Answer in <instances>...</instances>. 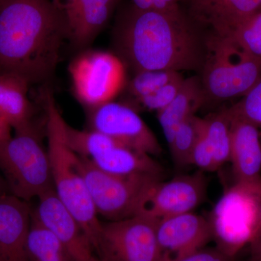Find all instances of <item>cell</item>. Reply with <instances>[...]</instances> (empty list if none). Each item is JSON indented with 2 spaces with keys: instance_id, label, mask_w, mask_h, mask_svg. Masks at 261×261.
Returning a JSON list of instances; mask_svg holds the SVG:
<instances>
[{
  "instance_id": "cell-1",
  "label": "cell",
  "mask_w": 261,
  "mask_h": 261,
  "mask_svg": "<svg viewBox=\"0 0 261 261\" xmlns=\"http://www.w3.org/2000/svg\"><path fill=\"white\" fill-rule=\"evenodd\" d=\"M205 32L184 13L140 10L130 5L113 31L118 57L136 73L144 70L201 71L206 53Z\"/></svg>"
},
{
  "instance_id": "cell-2",
  "label": "cell",
  "mask_w": 261,
  "mask_h": 261,
  "mask_svg": "<svg viewBox=\"0 0 261 261\" xmlns=\"http://www.w3.org/2000/svg\"><path fill=\"white\" fill-rule=\"evenodd\" d=\"M68 37L65 12L50 0H0V73L48 80Z\"/></svg>"
},
{
  "instance_id": "cell-3",
  "label": "cell",
  "mask_w": 261,
  "mask_h": 261,
  "mask_svg": "<svg viewBox=\"0 0 261 261\" xmlns=\"http://www.w3.org/2000/svg\"><path fill=\"white\" fill-rule=\"evenodd\" d=\"M44 95L47 116V152L51 179L59 200L76 219L92 245L94 251L99 239L102 222L86 185L82 159L67 144L66 122L63 119L50 92Z\"/></svg>"
},
{
  "instance_id": "cell-4",
  "label": "cell",
  "mask_w": 261,
  "mask_h": 261,
  "mask_svg": "<svg viewBox=\"0 0 261 261\" xmlns=\"http://www.w3.org/2000/svg\"><path fill=\"white\" fill-rule=\"evenodd\" d=\"M206 101L244 96L261 80V58L249 54L231 37L206 36L200 71Z\"/></svg>"
},
{
  "instance_id": "cell-5",
  "label": "cell",
  "mask_w": 261,
  "mask_h": 261,
  "mask_svg": "<svg viewBox=\"0 0 261 261\" xmlns=\"http://www.w3.org/2000/svg\"><path fill=\"white\" fill-rule=\"evenodd\" d=\"M0 173L10 193L27 202L54 188L47 150L34 125L0 144Z\"/></svg>"
},
{
  "instance_id": "cell-6",
  "label": "cell",
  "mask_w": 261,
  "mask_h": 261,
  "mask_svg": "<svg viewBox=\"0 0 261 261\" xmlns=\"http://www.w3.org/2000/svg\"><path fill=\"white\" fill-rule=\"evenodd\" d=\"M260 209L261 178L235 182L214 207L209 219L216 247L234 258L253 239Z\"/></svg>"
},
{
  "instance_id": "cell-7",
  "label": "cell",
  "mask_w": 261,
  "mask_h": 261,
  "mask_svg": "<svg viewBox=\"0 0 261 261\" xmlns=\"http://www.w3.org/2000/svg\"><path fill=\"white\" fill-rule=\"evenodd\" d=\"M81 159L84 179L96 211L109 221L136 216L144 192L153 182L163 179L149 175L111 174L96 167L89 159Z\"/></svg>"
},
{
  "instance_id": "cell-8",
  "label": "cell",
  "mask_w": 261,
  "mask_h": 261,
  "mask_svg": "<svg viewBox=\"0 0 261 261\" xmlns=\"http://www.w3.org/2000/svg\"><path fill=\"white\" fill-rule=\"evenodd\" d=\"M159 221L135 216L102 223L94 249L98 258L101 261H161Z\"/></svg>"
},
{
  "instance_id": "cell-9",
  "label": "cell",
  "mask_w": 261,
  "mask_h": 261,
  "mask_svg": "<svg viewBox=\"0 0 261 261\" xmlns=\"http://www.w3.org/2000/svg\"><path fill=\"white\" fill-rule=\"evenodd\" d=\"M75 97L89 109L112 102L126 82L121 58L104 51H87L69 66Z\"/></svg>"
},
{
  "instance_id": "cell-10",
  "label": "cell",
  "mask_w": 261,
  "mask_h": 261,
  "mask_svg": "<svg viewBox=\"0 0 261 261\" xmlns=\"http://www.w3.org/2000/svg\"><path fill=\"white\" fill-rule=\"evenodd\" d=\"M207 194V178L203 171L178 176L168 181L158 180L145 190L136 216L161 220L192 212Z\"/></svg>"
},
{
  "instance_id": "cell-11",
  "label": "cell",
  "mask_w": 261,
  "mask_h": 261,
  "mask_svg": "<svg viewBox=\"0 0 261 261\" xmlns=\"http://www.w3.org/2000/svg\"><path fill=\"white\" fill-rule=\"evenodd\" d=\"M90 129L111 137L130 148L157 156L162 152L157 137L135 110L110 102L89 109Z\"/></svg>"
},
{
  "instance_id": "cell-12",
  "label": "cell",
  "mask_w": 261,
  "mask_h": 261,
  "mask_svg": "<svg viewBox=\"0 0 261 261\" xmlns=\"http://www.w3.org/2000/svg\"><path fill=\"white\" fill-rule=\"evenodd\" d=\"M180 8L204 32L226 37L261 11V0H181Z\"/></svg>"
},
{
  "instance_id": "cell-13",
  "label": "cell",
  "mask_w": 261,
  "mask_h": 261,
  "mask_svg": "<svg viewBox=\"0 0 261 261\" xmlns=\"http://www.w3.org/2000/svg\"><path fill=\"white\" fill-rule=\"evenodd\" d=\"M157 238L162 258L175 259L204 248L214 235L209 219L188 212L159 220Z\"/></svg>"
},
{
  "instance_id": "cell-14",
  "label": "cell",
  "mask_w": 261,
  "mask_h": 261,
  "mask_svg": "<svg viewBox=\"0 0 261 261\" xmlns=\"http://www.w3.org/2000/svg\"><path fill=\"white\" fill-rule=\"evenodd\" d=\"M33 213L61 240L73 261H101L76 219L57 196L54 188L37 197Z\"/></svg>"
},
{
  "instance_id": "cell-15",
  "label": "cell",
  "mask_w": 261,
  "mask_h": 261,
  "mask_svg": "<svg viewBox=\"0 0 261 261\" xmlns=\"http://www.w3.org/2000/svg\"><path fill=\"white\" fill-rule=\"evenodd\" d=\"M32 210L10 192L0 195V255L5 261H29L27 253Z\"/></svg>"
},
{
  "instance_id": "cell-16",
  "label": "cell",
  "mask_w": 261,
  "mask_h": 261,
  "mask_svg": "<svg viewBox=\"0 0 261 261\" xmlns=\"http://www.w3.org/2000/svg\"><path fill=\"white\" fill-rule=\"evenodd\" d=\"M229 118L230 161L236 181L259 179L261 178V143L258 127L240 118Z\"/></svg>"
},
{
  "instance_id": "cell-17",
  "label": "cell",
  "mask_w": 261,
  "mask_h": 261,
  "mask_svg": "<svg viewBox=\"0 0 261 261\" xmlns=\"http://www.w3.org/2000/svg\"><path fill=\"white\" fill-rule=\"evenodd\" d=\"M115 0H75L64 10L69 37L76 47L90 44L107 24Z\"/></svg>"
},
{
  "instance_id": "cell-18",
  "label": "cell",
  "mask_w": 261,
  "mask_h": 261,
  "mask_svg": "<svg viewBox=\"0 0 261 261\" xmlns=\"http://www.w3.org/2000/svg\"><path fill=\"white\" fill-rule=\"evenodd\" d=\"M30 84L20 75L0 73V116L15 132L34 125V111L28 96Z\"/></svg>"
},
{
  "instance_id": "cell-19",
  "label": "cell",
  "mask_w": 261,
  "mask_h": 261,
  "mask_svg": "<svg viewBox=\"0 0 261 261\" xmlns=\"http://www.w3.org/2000/svg\"><path fill=\"white\" fill-rule=\"evenodd\" d=\"M89 160L99 169L118 176L149 175L163 178L164 175L162 166L152 156L121 144Z\"/></svg>"
},
{
  "instance_id": "cell-20",
  "label": "cell",
  "mask_w": 261,
  "mask_h": 261,
  "mask_svg": "<svg viewBox=\"0 0 261 261\" xmlns=\"http://www.w3.org/2000/svg\"><path fill=\"white\" fill-rule=\"evenodd\" d=\"M206 102L205 92L200 76L185 80L177 95L166 108L158 111V118L167 141L172 142L175 132L180 124Z\"/></svg>"
},
{
  "instance_id": "cell-21",
  "label": "cell",
  "mask_w": 261,
  "mask_h": 261,
  "mask_svg": "<svg viewBox=\"0 0 261 261\" xmlns=\"http://www.w3.org/2000/svg\"><path fill=\"white\" fill-rule=\"evenodd\" d=\"M27 253L29 261H73L61 240L36 217L33 211Z\"/></svg>"
},
{
  "instance_id": "cell-22",
  "label": "cell",
  "mask_w": 261,
  "mask_h": 261,
  "mask_svg": "<svg viewBox=\"0 0 261 261\" xmlns=\"http://www.w3.org/2000/svg\"><path fill=\"white\" fill-rule=\"evenodd\" d=\"M65 137L70 149L84 159H92L118 143L97 130H79L65 124Z\"/></svg>"
},
{
  "instance_id": "cell-23",
  "label": "cell",
  "mask_w": 261,
  "mask_h": 261,
  "mask_svg": "<svg viewBox=\"0 0 261 261\" xmlns=\"http://www.w3.org/2000/svg\"><path fill=\"white\" fill-rule=\"evenodd\" d=\"M204 129L210 144L216 168L219 169L230 161V126L231 121L226 110L203 118Z\"/></svg>"
},
{
  "instance_id": "cell-24",
  "label": "cell",
  "mask_w": 261,
  "mask_h": 261,
  "mask_svg": "<svg viewBox=\"0 0 261 261\" xmlns=\"http://www.w3.org/2000/svg\"><path fill=\"white\" fill-rule=\"evenodd\" d=\"M202 118L195 115L182 122L169 145L175 162L179 166L191 165L192 151L200 133Z\"/></svg>"
},
{
  "instance_id": "cell-25",
  "label": "cell",
  "mask_w": 261,
  "mask_h": 261,
  "mask_svg": "<svg viewBox=\"0 0 261 261\" xmlns=\"http://www.w3.org/2000/svg\"><path fill=\"white\" fill-rule=\"evenodd\" d=\"M181 76L179 72L174 70H144L136 73L128 89L130 93L139 99Z\"/></svg>"
},
{
  "instance_id": "cell-26",
  "label": "cell",
  "mask_w": 261,
  "mask_h": 261,
  "mask_svg": "<svg viewBox=\"0 0 261 261\" xmlns=\"http://www.w3.org/2000/svg\"><path fill=\"white\" fill-rule=\"evenodd\" d=\"M231 37L249 54L261 58V11L240 24Z\"/></svg>"
},
{
  "instance_id": "cell-27",
  "label": "cell",
  "mask_w": 261,
  "mask_h": 261,
  "mask_svg": "<svg viewBox=\"0 0 261 261\" xmlns=\"http://www.w3.org/2000/svg\"><path fill=\"white\" fill-rule=\"evenodd\" d=\"M232 107L226 109L228 116L250 122L261 127V80Z\"/></svg>"
},
{
  "instance_id": "cell-28",
  "label": "cell",
  "mask_w": 261,
  "mask_h": 261,
  "mask_svg": "<svg viewBox=\"0 0 261 261\" xmlns=\"http://www.w3.org/2000/svg\"><path fill=\"white\" fill-rule=\"evenodd\" d=\"M184 81L183 76L180 77L137 101L146 109L158 112L172 102L181 89Z\"/></svg>"
},
{
  "instance_id": "cell-29",
  "label": "cell",
  "mask_w": 261,
  "mask_h": 261,
  "mask_svg": "<svg viewBox=\"0 0 261 261\" xmlns=\"http://www.w3.org/2000/svg\"><path fill=\"white\" fill-rule=\"evenodd\" d=\"M191 165H195L202 171H214L217 170L210 144L204 129L202 118L200 133L191 156Z\"/></svg>"
},
{
  "instance_id": "cell-30",
  "label": "cell",
  "mask_w": 261,
  "mask_h": 261,
  "mask_svg": "<svg viewBox=\"0 0 261 261\" xmlns=\"http://www.w3.org/2000/svg\"><path fill=\"white\" fill-rule=\"evenodd\" d=\"M161 261H233V257L226 255L217 247L201 249L198 251L179 257V258H162Z\"/></svg>"
},
{
  "instance_id": "cell-31",
  "label": "cell",
  "mask_w": 261,
  "mask_h": 261,
  "mask_svg": "<svg viewBox=\"0 0 261 261\" xmlns=\"http://www.w3.org/2000/svg\"><path fill=\"white\" fill-rule=\"evenodd\" d=\"M152 10L159 11H174L180 8L181 0H151Z\"/></svg>"
},
{
  "instance_id": "cell-32",
  "label": "cell",
  "mask_w": 261,
  "mask_h": 261,
  "mask_svg": "<svg viewBox=\"0 0 261 261\" xmlns=\"http://www.w3.org/2000/svg\"><path fill=\"white\" fill-rule=\"evenodd\" d=\"M12 129L13 128L8 124V122L0 116V144L11 138L13 136L11 134Z\"/></svg>"
},
{
  "instance_id": "cell-33",
  "label": "cell",
  "mask_w": 261,
  "mask_h": 261,
  "mask_svg": "<svg viewBox=\"0 0 261 261\" xmlns=\"http://www.w3.org/2000/svg\"><path fill=\"white\" fill-rule=\"evenodd\" d=\"M132 5L140 10H152L151 0H132Z\"/></svg>"
},
{
  "instance_id": "cell-34",
  "label": "cell",
  "mask_w": 261,
  "mask_h": 261,
  "mask_svg": "<svg viewBox=\"0 0 261 261\" xmlns=\"http://www.w3.org/2000/svg\"><path fill=\"white\" fill-rule=\"evenodd\" d=\"M75 1V0H53V2L57 6L59 7L61 9L64 11L67 7L69 6L70 5L74 3Z\"/></svg>"
},
{
  "instance_id": "cell-35",
  "label": "cell",
  "mask_w": 261,
  "mask_h": 261,
  "mask_svg": "<svg viewBox=\"0 0 261 261\" xmlns=\"http://www.w3.org/2000/svg\"><path fill=\"white\" fill-rule=\"evenodd\" d=\"M8 187H7L6 182H5L4 178L2 176L0 173V195H3L5 193H8Z\"/></svg>"
},
{
  "instance_id": "cell-36",
  "label": "cell",
  "mask_w": 261,
  "mask_h": 261,
  "mask_svg": "<svg viewBox=\"0 0 261 261\" xmlns=\"http://www.w3.org/2000/svg\"><path fill=\"white\" fill-rule=\"evenodd\" d=\"M259 238H261V209L260 220H259L258 226H257L256 231H255V235H254V238L252 239V241H253V240H257V239ZM251 242H250V243H251Z\"/></svg>"
},
{
  "instance_id": "cell-37",
  "label": "cell",
  "mask_w": 261,
  "mask_h": 261,
  "mask_svg": "<svg viewBox=\"0 0 261 261\" xmlns=\"http://www.w3.org/2000/svg\"><path fill=\"white\" fill-rule=\"evenodd\" d=\"M0 261H5L4 260H3V257H2L1 255H0Z\"/></svg>"
}]
</instances>
